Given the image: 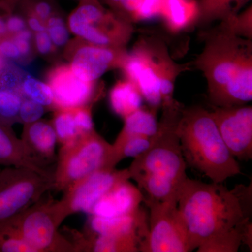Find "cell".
<instances>
[{"label": "cell", "mask_w": 252, "mask_h": 252, "mask_svg": "<svg viewBox=\"0 0 252 252\" xmlns=\"http://www.w3.org/2000/svg\"><path fill=\"white\" fill-rule=\"evenodd\" d=\"M198 31L203 48L191 64L206 79L212 107L248 104L252 99V40L223 22Z\"/></svg>", "instance_id": "cell-1"}, {"label": "cell", "mask_w": 252, "mask_h": 252, "mask_svg": "<svg viewBox=\"0 0 252 252\" xmlns=\"http://www.w3.org/2000/svg\"><path fill=\"white\" fill-rule=\"evenodd\" d=\"M250 190L240 185L229 190L222 184H207L187 177L177 207L188 228L194 250L210 239L252 227L246 205Z\"/></svg>", "instance_id": "cell-2"}, {"label": "cell", "mask_w": 252, "mask_h": 252, "mask_svg": "<svg viewBox=\"0 0 252 252\" xmlns=\"http://www.w3.org/2000/svg\"><path fill=\"white\" fill-rule=\"evenodd\" d=\"M185 106L175 98L162 102L158 130L152 146L128 167L144 200L178 203L187 175V163L176 132Z\"/></svg>", "instance_id": "cell-3"}, {"label": "cell", "mask_w": 252, "mask_h": 252, "mask_svg": "<svg viewBox=\"0 0 252 252\" xmlns=\"http://www.w3.org/2000/svg\"><path fill=\"white\" fill-rule=\"evenodd\" d=\"M191 69V62L174 61L166 39L160 34L142 31L127 51L122 70L137 86L149 107L158 111L162 102L174 98L177 78Z\"/></svg>", "instance_id": "cell-4"}, {"label": "cell", "mask_w": 252, "mask_h": 252, "mask_svg": "<svg viewBox=\"0 0 252 252\" xmlns=\"http://www.w3.org/2000/svg\"><path fill=\"white\" fill-rule=\"evenodd\" d=\"M176 132L187 165L212 182L223 184L241 173L208 109L200 106L184 107Z\"/></svg>", "instance_id": "cell-5"}, {"label": "cell", "mask_w": 252, "mask_h": 252, "mask_svg": "<svg viewBox=\"0 0 252 252\" xmlns=\"http://www.w3.org/2000/svg\"><path fill=\"white\" fill-rule=\"evenodd\" d=\"M116 165L112 144L94 130L62 146L54 171V188L64 191L93 172Z\"/></svg>", "instance_id": "cell-6"}, {"label": "cell", "mask_w": 252, "mask_h": 252, "mask_svg": "<svg viewBox=\"0 0 252 252\" xmlns=\"http://www.w3.org/2000/svg\"><path fill=\"white\" fill-rule=\"evenodd\" d=\"M69 31L83 40L105 47L126 49L135 32L129 22L100 0H79L67 20Z\"/></svg>", "instance_id": "cell-7"}, {"label": "cell", "mask_w": 252, "mask_h": 252, "mask_svg": "<svg viewBox=\"0 0 252 252\" xmlns=\"http://www.w3.org/2000/svg\"><path fill=\"white\" fill-rule=\"evenodd\" d=\"M65 219L59 200L42 198L14 217L23 238L34 252H75L58 230Z\"/></svg>", "instance_id": "cell-8"}, {"label": "cell", "mask_w": 252, "mask_h": 252, "mask_svg": "<svg viewBox=\"0 0 252 252\" xmlns=\"http://www.w3.org/2000/svg\"><path fill=\"white\" fill-rule=\"evenodd\" d=\"M148 207L149 232L142 252H189L194 248L176 202L144 200Z\"/></svg>", "instance_id": "cell-9"}, {"label": "cell", "mask_w": 252, "mask_h": 252, "mask_svg": "<svg viewBox=\"0 0 252 252\" xmlns=\"http://www.w3.org/2000/svg\"><path fill=\"white\" fill-rule=\"evenodd\" d=\"M54 188V179L26 167L0 170V221L18 215Z\"/></svg>", "instance_id": "cell-10"}, {"label": "cell", "mask_w": 252, "mask_h": 252, "mask_svg": "<svg viewBox=\"0 0 252 252\" xmlns=\"http://www.w3.org/2000/svg\"><path fill=\"white\" fill-rule=\"evenodd\" d=\"M130 179L127 168H103L93 172L64 190L62 199L59 200L64 217L67 218L78 212L90 215L94 205L114 186Z\"/></svg>", "instance_id": "cell-11"}, {"label": "cell", "mask_w": 252, "mask_h": 252, "mask_svg": "<svg viewBox=\"0 0 252 252\" xmlns=\"http://www.w3.org/2000/svg\"><path fill=\"white\" fill-rule=\"evenodd\" d=\"M126 49L94 45L77 37L67 43L65 57L78 76L86 81H97L111 69H122Z\"/></svg>", "instance_id": "cell-12"}, {"label": "cell", "mask_w": 252, "mask_h": 252, "mask_svg": "<svg viewBox=\"0 0 252 252\" xmlns=\"http://www.w3.org/2000/svg\"><path fill=\"white\" fill-rule=\"evenodd\" d=\"M46 81L52 91V107L55 109L92 106L103 89L97 81H86L78 77L69 64L52 68L46 75Z\"/></svg>", "instance_id": "cell-13"}, {"label": "cell", "mask_w": 252, "mask_h": 252, "mask_svg": "<svg viewBox=\"0 0 252 252\" xmlns=\"http://www.w3.org/2000/svg\"><path fill=\"white\" fill-rule=\"evenodd\" d=\"M210 113L230 154L240 160H251L252 106L212 107Z\"/></svg>", "instance_id": "cell-14"}, {"label": "cell", "mask_w": 252, "mask_h": 252, "mask_svg": "<svg viewBox=\"0 0 252 252\" xmlns=\"http://www.w3.org/2000/svg\"><path fill=\"white\" fill-rule=\"evenodd\" d=\"M46 165L16 137L11 126L0 121V166L26 167L54 179V172Z\"/></svg>", "instance_id": "cell-15"}, {"label": "cell", "mask_w": 252, "mask_h": 252, "mask_svg": "<svg viewBox=\"0 0 252 252\" xmlns=\"http://www.w3.org/2000/svg\"><path fill=\"white\" fill-rule=\"evenodd\" d=\"M148 232L149 216L141 207L137 211L122 216L102 217L90 215L88 221V233L94 235H137L143 239L145 243Z\"/></svg>", "instance_id": "cell-16"}, {"label": "cell", "mask_w": 252, "mask_h": 252, "mask_svg": "<svg viewBox=\"0 0 252 252\" xmlns=\"http://www.w3.org/2000/svg\"><path fill=\"white\" fill-rule=\"evenodd\" d=\"M144 203V195L129 180L114 186L97 203L89 215L102 217L122 216L137 211Z\"/></svg>", "instance_id": "cell-17"}, {"label": "cell", "mask_w": 252, "mask_h": 252, "mask_svg": "<svg viewBox=\"0 0 252 252\" xmlns=\"http://www.w3.org/2000/svg\"><path fill=\"white\" fill-rule=\"evenodd\" d=\"M24 74L14 64L4 61L0 66V121L12 126L18 122L23 99L21 81Z\"/></svg>", "instance_id": "cell-18"}, {"label": "cell", "mask_w": 252, "mask_h": 252, "mask_svg": "<svg viewBox=\"0 0 252 252\" xmlns=\"http://www.w3.org/2000/svg\"><path fill=\"white\" fill-rule=\"evenodd\" d=\"M198 16V0H163L159 18L165 31L178 34L196 28Z\"/></svg>", "instance_id": "cell-19"}, {"label": "cell", "mask_w": 252, "mask_h": 252, "mask_svg": "<svg viewBox=\"0 0 252 252\" xmlns=\"http://www.w3.org/2000/svg\"><path fill=\"white\" fill-rule=\"evenodd\" d=\"M72 243L75 252H142L144 241L137 235L107 236L87 233L74 235Z\"/></svg>", "instance_id": "cell-20"}, {"label": "cell", "mask_w": 252, "mask_h": 252, "mask_svg": "<svg viewBox=\"0 0 252 252\" xmlns=\"http://www.w3.org/2000/svg\"><path fill=\"white\" fill-rule=\"evenodd\" d=\"M21 140L32 153L45 163L52 162L56 158L58 138L51 122L40 119L24 124Z\"/></svg>", "instance_id": "cell-21"}, {"label": "cell", "mask_w": 252, "mask_h": 252, "mask_svg": "<svg viewBox=\"0 0 252 252\" xmlns=\"http://www.w3.org/2000/svg\"><path fill=\"white\" fill-rule=\"evenodd\" d=\"M198 30L225 21L238 14L251 0H198Z\"/></svg>", "instance_id": "cell-22"}, {"label": "cell", "mask_w": 252, "mask_h": 252, "mask_svg": "<svg viewBox=\"0 0 252 252\" xmlns=\"http://www.w3.org/2000/svg\"><path fill=\"white\" fill-rule=\"evenodd\" d=\"M109 102L114 114L124 119L141 108L144 99L137 86L126 78L118 81L111 89Z\"/></svg>", "instance_id": "cell-23"}, {"label": "cell", "mask_w": 252, "mask_h": 252, "mask_svg": "<svg viewBox=\"0 0 252 252\" xmlns=\"http://www.w3.org/2000/svg\"><path fill=\"white\" fill-rule=\"evenodd\" d=\"M157 112L150 107L145 108L142 106L141 108L124 118V127L118 135L117 140H123L133 135L154 137L158 130Z\"/></svg>", "instance_id": "cell-24"}, {"label": "cell", "mask_w": 252, "mask_h": 252, "mask_svg": "<svg viewBox=\"0 0 252 252\" xmlns=\"http://www.w3.org/2000/svg\"><path fill=\"white\" fill-rule=\"evenodd\" d=\"M0 252H34L23 238L14 217L0 221Z\"/></svg>", "instance_id": "cell-25"}, {"label": "cell", "mask_w": 252, "mask_h": 252, "mask_svg": "<svg viewBox=\"0 0 252 252\" xmlns=\"http://www.w3.org/2000/svg\"><path fill=\"white\" fill-rule=\"evenodd\" d=\"M154 137L133 135L123 140H116L112 144L116 165L126 158H135L143 154L152 146Z\"/></svg>", "instance_id": "cell-26"}, {"label": "cell", "mask_w": 252, "mask_h": 252, "mask_svg": "<svg viewBox=\"0 0 252 252\" xmlns=\"http://www.w3.org/2000/svg\"><path fill=\"white\" fill-rule=\"evenodd\" d=\"M58 142L66 145L81 136L74 120L72 109H56L52 122Z\"/></svg>", "instance_id": "cell-27"}, {"label": "cell", "mask_w": 252, "mask_h": 252, "mask_svg": "<svg viewBox=\"0 0 252 252\" xmlns=\"http://www.w3.org/2000/svg\"><path fill=\"white\" fill-rule=\"evenodd\" d=\"M21 90L26 98H29L44 107H53V94L49 86L31 76L23 75Z\"/></svg>", "instance_id": "cell-28"}, {"label": "cell", "mask_w": 252, "mask_h": 252, "mask_svg": "<svg viewBox=\"0 0 252 252\" xmlns=\"http://www.w3.org/2000/svg\"><path fill=\"white\" fill-rule=\"evenodd\" d=\"M163 0H134L129 18L131 23L159 18Z\"/></svg>", "instance_id": "cell-29"}, {"label": "cell", "mask_w": 252, "mask_h": 252, "mask_svg": "<svg viewBox=\"0 0 252 252\" xmlns=\"http://www.w3.org/2000/svg\"><path fill=\"white\" fill-rule=\"evenodd\" d=\"M221 22L225 23L230 31L237 35L252 40V4L238 14Z\"/></svg>", "instance_id": "cell-30"}, {"label": "cell", "mask_w": 252, "mask_h": 252, "mask_svg": "<svg viewBox=\"0 0 252 252\" xmlns=\"http://www.w3.org/2000/svg\"><path fill=\"white\" fill-rule=\"evenodd\" d=\"M46 31L56 47L67 45L69 42V28L58 11L46 21Z\"/></svg>", "instance_id": "cell-31"}, {"label": "cell", "mask_w": 252, "mask_h": 252, "mask_svg": "<svg viewBox=\"0 0 252 252\" xmlns=\"http://www.w3.org/2000/svg\"><path fill=\"white\" fill-rule=\"evenodd\" d=\"M45 108L31 99L25 98L20 107L18 122L28 124L40 120L45 112Z\"/></svg>", "instance_id": "cell-32"}, {"label": "cell", "mask_w": 252, "mask_h": 252, "mask_svg": "<svg viewBox=\"0 0 252 252\" xmlns=\"http://www.w3.org/2000/svg\"><path fill=\"white\" fill-rule=\"evenodd\" d=\"M91 109L92 106H84L72 109L74 120L81 135L94 130Z\"/></svg>", "instance_id": "cell-33"}, {"label": "cell", "mask_w": 252, "mask_h": 252, "mask_svg": "<svg viewBox=\"0 0 252 252\" xmlns=\"http://www.w3.org/2000/svg\"><path fill=\"white\" fill-rule=\"evenodd\" d=\"M34 40L36 51L43 56L52 54L56 50L46 31L34 33Z\"/></svg>", "instance_id": "cell-34"}, {"label": "cell", "mask_w": 252, "mask_h": 252, "mask_svg": "<svg viewBox=\"0 0 252 252\" xmlns=\"http://www.w3.org/2000/svg\"><path fill=\"white\" fill-rule=\"evenodd\" d=\"M0 56L3 60H18L21 59L17 46L11 36L0 39Z\"/></svg>", "instance_id": "cell-35"}, {"label": "cell", "mask_w": 252, "mask_h": 252, "mask_svg": "<svg viewBox=\"0 0 252 252\" xmlns=\"http://www.w3.org/2000/svg\"><path fill=\"white\" fill-rule=\"evenodd\" d=\"M6 27L9 36L14 35L18 32L27 28L26 19L20 15L14 14V12L6 16Z\"/></svg>", "instance_id": "cell-36"}, {"label": "cell", "mask_w": 252, "mask_h": 252, "mask_svg": "<svg viewBox=\"0 0 252 252\" xmlns=\"http://www.w3.org/2000/svg\"><path fill=\"white\" fill-rule=\"evenodd\" d=\"M100 1L105 3L109 6V9L112 10L121 17L127 19L126 14L132 0H100Z\"/></svg>", "instance_id": "cell-37"}, {"label": "cell", "mask_w": 252, "mask_h": 252, "mask_svg": "<svg viewBox=\"0 0 252 252\" xmlns=\"http://www.w3.org/2000/svg\"><path fill=\"white\" fill-rule=\"evenodd\" d=\"M23 9L26 14L25 19H26V23L31 31L34 32V33L46 31L45 23L41 21L35 14H33L29 10Z\"/></svg>", "instance_id": "cell-38"}, {"label": "cell", "mask_w": 252, "mask_h": 252, "mask_svg": "<svg viewBox=\"0 0 252 252\" xmlns=\"http://www.w3.org/2000/svg\"><path fill=\"white\" fill-rule=\"evenodd\" d=\"M22 0H0V13L9 15L14 12Z\"/></svg>", "instance_id": "cell-39"}, {"label": "cell", "mask_w": 252, "mask_h": 252, "mask_svg": "<svg viewBox=\"0 0 252 252\" xmlns=\"http://www.w3.org/2000/svg\"><path fill=\"white\" fill-rule=\"evenodd\" d=\"M6 16L0 13V39L9 36L7 27H6Z\"/></svg>", "instance_id": "cell-40"}, {"label": "cell", "mask_w": 252, "mask_h": 252, "mask_svg": "<svg viewBox=\"0 0 252 252\" xmlns=\"http://www.w3.org/2000/svg\"><path fill=\"white\" fill-rule=\"evenodd\" d=\"M3 62H4V60L1 59V56H0V66L1 65V64H2Z\"/></svg>", "instance_id": "cell-41"}, {"label": "cell", "mask_w": 252, "mask_h": 252, "mask_svg": "<svg viewBox=\"0 0 252 252\" xmlns=\"http://www.w3.org/2000/svg\"><path fill=\"white\" fill-rule=\"evenodd\" d=\"M0 170H1V169H0Z\"/></svg>", "instance_id": "cell-42"}]
</instances>
